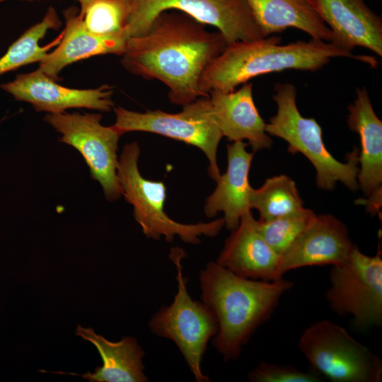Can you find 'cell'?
<instances>
[{
  "mask_svg": "<svg viewBox=\"0 0 382 382\" xmlns=\"http://www.w3.org/2000/svg\"><path fill=\"white\" fill-rule=\"evenodd\" d=\"M347 124L360 138L358 156L359 187L369 195L381 187L382 183V122L371 105L367 90L357 88L356 98L348 107Z\"/></svg>",
  "mask_w": 382,
  "mask_h": 382,
  "instance_id": "obj_20",
  "label": "cell"
},
{
  "mask_svg": "<svg viewBox=\"0 0 382 382\" xmlns=\"http://www.w3.org/2000/svg\"><path fill=\"white\" fill-rule=\"evenodd\" d=\"M354 246L340 220L331 214L316 215L280 256L281 274L303 267L341 264Z\"/></svg>",
  "mask_w": 382,
  "mask_h": 382,
  "instance_id": "obj_13",
  "label": "cell"
},
{
  "mask_svg": "<svg viewBox=\"0 0 382 382\" xmlns=\"http://www.w3.org/2000/svg\"><path fill=\"white\" fill-rule=\"evenodd\" d=\"M316 215L312 210L303 208L270 221L257 220V228L268 245L281 256Z\"/></svg>",
  "mask_w": 382,
  "mask_h": 382,
  "instance_id": "obj_25",
  "label": "cell"
},
{
  "mask_svg": "<svg viewBox=\"0 0 382 382\" xmlns=\"http://www.w3.org/2000/svg\"><path fill=\"white\" fill-rule=\"evenodd\" d=\"M126 25L128 39L147 33L161 13L177 10L204 25L216 27L227 44L255 40L268 35L245 0H129Z\"/></svg>",
  "mask_w": 382,
  "mask_h": 382,
  "instance_id": "obj_7",
  "label": "cell"
},
{
  "mask_svg": "<svg viewBox=\"0 0 382 382\" xmlns=\"http://www.w3.org/2000/svg\"><path fill=\"white\" fill-rule=\"evenodd\" d=\"M181 255L173 252L171 256L177 271L178 291L174 299L154 314L149 326L154 335L176 345L197 382H208L209 378L202 372V362L208 342L217 332V320L203 302L190 297L187 278L183 273Z\"/></svg>",
  "mask_w": 382,
  "mask_h": 382,
  "instance_id": "obj_8",
  "label": "cell"
},
{
  "mask_svg": "<svg viewBox=\"0 0 382 382\" xmlns=\"http://www.w3.org/2000/svg\"><path fill=\"white\" fill-rule=\"evenodd\" d=\"M247 146L242 141L227 145L226 171L216 180V187L204 205L208 217L214 216L219 212H224V226L230 231L234 230L241 216L251 210L249 199L253 187L248 176L253 153L246 150Z\"/></svg>",
  "mask_w": 382,
  "mask_h": 382,
  "instance_id": "obj_18",
  "label": "cell"
},
{
  "mask_svg": "<svg viewBox=\"0 0 382 382\" xmlns=\"http://www.w3.org/2000/svg\"><path fill=\"white\" fill-rule=\"evenodd\" d=\"M325 297L333 312L350 315L360 328L382 322V258L380 248L374 256L354 246L349 257L333 265Z\"/></svg>",
  "mask_w": 382,
  "mask_h": 382,
  "instance_id": "obj_10",
  "label": "cell"
},
{
  "mask_svg": "<svg viewBox=\"0 0 382 382\" xmlns=\"http://www.w3.org/2000/svg\"><path fill=\"white\" fill-rule=\"evenodd\" d=\"M299 347L315 372L332 381H381L380 358L332 321L311 324L302 332Z\"/></svg>",
  "mask_w": 382,
  "mask_h": 382,
  "instance_id": "obj_6",
  "label": "cell"
},
{
  "mask_svg": "<svg viewBox=\"0 0 382 382\" xmlns=\"http://www.w3.org/2000/svg\"><path fill=\"white\" fill-rule=\"evenodd\" d=\"M272 98L277 112L266 123L269 135L284 139L291 153H301L313 164L316 171L317 186L332 190L337 182L352 191L359 189V149L349 153L346 162L337 161L326 149L322 129L312 117H305L296 105V88L290 83H278Z\"/></svg>",
  "mask_w": 382,
  "mask_h": 382,
  "instance_id": "obj_4",
  "label": "cell"
},
{
  "mask_svg": "<svg viewBox=\"0 0 382 382\" xmlns=\"http://www.w3.org/2000/svg\"><path fill=\"white\" fill-rule=\"evenodd\" d=\"M240 277L272 282L283 278L279 270L280 255L265 241L249 211L226 240L216 261Z\"/></svg>",
  "mask_w": 382,
  "mask_h": 382,
  "instance_id": "obj_14",
  "label": "cell"
},
{
  "mask_svg": "<svg viewBox=\"0 0 382 382\" xmlns=\"http://www.w3.org/2000/svg\"><path fill=\"white\" fill-rule=\"evenodd\" d=\"M253 382H316L317 373L304 372L295 367L261 361L248 376Z\"/></svg>",
  "mask_w": 382,
  "mask_h": 382,
  "instance_id": "obj_26",
  "label": "cell"
},
{
  "mask_svg": "<svg viewBox=\"0 0 382 382\" xmlns=\"http://www.w3.org/2000/svg\"><path fill=\"white\" fill-rule=\"evenodd\" d=\"M65 28L59 46L39 62L38 69L53 80L70 64L88 57L107 54L122 55L128 40L125 32L99 35L88 31L79 11L69 8L64 11Z\"/></svg>",
  "mask_w": 382,
  "mask_h": 382,
  "instance_id": "obj_16",
  "label": "cell"
},
{
  "mask_svg": "<svg viewBox=\"0 0 382 382\" xmlns=\"http://www.w3.org/2000/svg\"><path fill=\"white\" fill-rule=\"evenodd\" d=\"M278 37L228 44L204 71L200 89L207 96L212 90L231 92L256 76L286 69L316 71L332 58L352 57L368 63L369 58L354 56L352 52L330 42L311 39L279 45Z\"/></svg>",
  "mask_w": 382,
  "mask_h": 382,
  "instance_id": "obj_3",
  "label": "cell"
},
{
  "mask_svg": "<svg viewBox=\"0 0 382 382\" xmlns=\"http://www.w3.org/2000/svg\"><path fill=\"white\" fill-rule=\"evenodd\" d=\"M11 1V0H0V3L4 2V1ZM17 1H41V0H17ZM76 1H77L79 3V4H80V11H82L93 0H76Z\"/></svg>",
  "mask_w": 382,
  "mask_h": 382,
  "instance_id": "obj_27",
  "label": "cell"
},
{
  "mask_svg": "<svg viewBox=\"0 0 382 382\" xmlns=\"http://www.w3.org/2000/svg\"><path fill=\"white\" fill-rule=\"evenodd\" d=\"M76 335L92 343L99 352L103 365L95 371L83 374L63 371H47L58 374L81 376L91 382H145L148 378L144 373L142 359L144 352L132 337H125L119 342H110L98 335L92 328L77 325Z\"/></svg>",
  "mask_w": 382,
  "mask_h": 382,
  "instance_id": "obj_19",
  "label": "cell"
},
{
  "mask_svg": "<svg viewBox=\"0 0 382 382\" xmlns=\"http://www.w3.org/2000/svg\"><path fill=\"white\" fill-rule=\"evenodd\" d=\"M257 21L270 36L288 28L308 33L312 39L333 43L331 30L308 0H245Z\"/></svg>",
  "mask_w": 382,
  "mask_h": 382,
  "instance_id": "obj_21",
  "label": "cell"
},
{
  "mask_svg": "<svg viewBox=\"0 0 382 382\" xmlns=\"http://www.w3.org/2000/svg\"><path fill=\"white\" fill-rule=\"evenodd\" d=\"M61 22L54 8L50 7L41 21L29 28L0 58V75L29 64L40 62L53 43L40 45L50 29H57Z\"/></svg>",
  "mask_w": 382,
  "mask_h": 382,
  "instance_id": "obj_23",
  "label": "cell"
},
{
  "mask_svg": "<svg viewBox=\"0 0 382 382\" xmlns=\"http://www.w3.org/2000/svg\"><path fill=\"white\" fill-rule=\"evenodd\" d=\"M249 201L250 208L259 212V221H262L291 214L304 208L295 182L285 175L267 178L260 187L253 188Z\"/></svg>",
  "mask_w": 382,
  "mask_h": 382,
  "instance_id": "obj_22",
  "label": "cell"
},
{
  "mask_svg": "<svg viewBox=\"0 0 382 382\" xmlns=\"http://www.w3.org/2000/svg\"><path fill=\"white\" fill-rule=\"evenodd\" d=\"M201 299L218 324L212 344L225 361L235 360L255 330L293 286L283 278L267 282L246 279L210 262L200 271Z\"/></svg>",
  "mask_w": 382,
  "mask_h": 382,
  "instance_id": "obj_2",
  "label": "cell"
},
{
  "mask_svg": "<svg viewBox=\"0 0 382 382\" xmlns=\"http://www.w3.org/2000/svg\"><path fill=\"white\" fill-rule=\"evenodd\" d=\"M98 113H48L45 121L62 134L59 141L75 148L83 157L91 178L103 187L105 197L114 201L122 195L117 168L118 141L122 135L112 125L100 123Z\"/></svg>",
  "mask_w": 382,
  "mask_h": 382,
  "instance_id": "obj_11",
  "label": "cell"
},
{
  "mask_svg": "<svg viewBox=\"0 0 382 382\" xmlns=\"http://www.w3.org/2000/svg\"><path fill=\"white\" fill-rule=\"evenodd\" d=\"M204 25L182 12L164 11L146 34L127 40L122 64L134 74L166 84L174 104L209 97L200 89L202 75L228 44L220 32Z\"/></svg>",
  "mask_w": 382,
  "mask_h": 382,
  "instance_id": "obj_1",
  "label": "cell"
},
{
  "mask_svg": "<svg viewBox=\"0 0 382 382\" xmlns=\"http://www.w3.org/2000/svg\"><path fill=\"white\" fill-rule=\"evenodd\" d=\"M140 149L137 142L126 144L118 158L117 175L122 195L134 207V217L144 234L151 238L164 236L171 243L175 236L183 241L197 244L199 236H216L224 226L223 219L207 223L184 224L171 219L164 212L166 189L162 181L142 177L138 168Z\"/></svg>",
  "mask_w": 382,
  "mask_h": 382,
  "instance_id": "obj_5",
  "label": "cell"
},
{
  "mask_svg": "<svg viewBox=\"0 0 382 382\" xmlns=\"http://www.w3.org/2000/svg\"><path fill=\"white\" fill-rule=\"evenodd\" d=\"M331 30L333 43L352 52L363 47L382 56V21L364 0H308Z\"/></svg>",
  "mask_w": 382,
  "mask_h": 382,
  "instance_id": "obj_15",
  "label": "cell"
},
{
  "mask_svg": "<svg viewBox=\"0 0 382 382\" xmlns=\"http://www.w3.org/2000/svg\"><path fill=\"white\" fill-rule=\"evenodd\" d=\"M114 110L116 120L112 126L122 134L129 132H151L195 146L209 160L211 178L216 181L220 177L216 152L223 134L209 96L199 98L174 114L161 110L138 112L120 106L114 108Z\"/></svg>",
  "mask_w": 382,
  "mask_h": 382,
  "instance_id": "obj_9",
  "label": "cell"
},
{
  "mask_svg": "<svg viewBox=\"0 0 382 382\" xmlns=\"http://www.w3.org/2000/svg\"><path fill=\"white\" fill-rule=\"evenodd\" d=\"M17 100L30 103L37 112L62 113L69 108H87L109 112L114 107L110 86L97 88L76 89L61 86L38 69L19 74L1 85Z\"/></svg>",
  "mask_w": 382,
  "mask_h": 382,
  "instance_id": "obj_12",
  "label": "cell"
},
{
  "mask_svg": "<svg viewBox=\"0 0 382 382\" xmlns=\"http://www.w3.org/2000/svg\"><path fill=\"white\" fill-rule=\"evenodd\" d=\"M129 13V0H93L79 11L85 28L99 35L126 33Z\"/></svg>",
  "mask_w": 382,
  "mask_h": 382,
  "instance_id": "obj_24",
  "label": "cell"
},
{
  "mask_svg": "<svg viewBox=\"0 0 382 382\" xmlns=\"http://www.w3.org/2000/svg\"><path fill=\"white\" fill-rule=\"evenodd\" d=\"M209 95L223 137L231 141L247 140L255 152L272 146V139L265 130L266 123L253 100L251 83H245L231 92L212 90Z\"/></svg>",
  "mask_w": 382,
  "mask_h": 382,
  "instance_id": "obj_17",
  "label": "cell"
}]
</instances>
